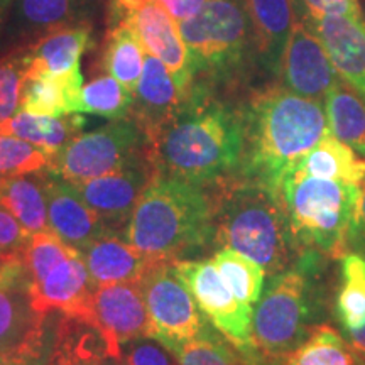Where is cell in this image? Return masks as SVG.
<instances>
[{"label": "cell", "mask_w": 365, "mask_h": 365, "mask_svg": "<svg viewBox=\"0 0 365 365\" xmlns=\"http://www.w3.org/2000/svg\"><path fill=\"white\" fill-rule=\"evenodd\" d=\"M244 154L240 107L217 98L212 88L193 85L180 112L149 143L158 173L203 186L239 176Z\"/></svg>", "instance_id": "1"}, {"label": "cell", "mask_w": 365, "mask_h": 365, "mask_svg": "<svg viewBox=\"0 0 365 365\" xmlns=\"http://www.w3.org/2000/svg\"><path fill=\"white\" fill-rule=\"evenodd\" d=\"M240 110L244 154L239 176L272 191L330 130L319 100L299 97L284 86L255 91Z\"/></svg>", "instance_id": "2"}, {"label": "cell", "mask_w": 365, "mask_h": 365, "mask_svg": "<svg viewBox=\"0 0 365 365\" xmlns=\"http://www.w3.org/2000/svg\"><path fill=\"white\" fill-rule=\"evenodd\" d=\"M124 239L154 257L182 261L215 242V205L207 188L158 173L135 205Z\"/></svg>", "instance_id": "3"}, {"label": "cell", "mask_w": 365, "mask_h": 365, "mask_svg": "<svg viewBox=\"0 0 365 365\" xmlns=\"http://www.w3.org/2000/svg\"><path fill=\"white\" fill-rule=\"evenodd\" d=\"M213 205L215 242L222 249L247 255L269 277L298 259L299 249L276 191L235 176L218 185Z\"/></svg>", "instance_id": "4"}, {"label": "cell", "mask_w": 365, "mask_h": 365, "mask_svg": "<svg viewBox=\"0 0 365 365\" xmlns=\"http://www.w3.org/2000/svg\"><path fill=\"white\" fill-rule=\"evenodd\" d=\"M325 257L303 250L286 271L271 277L254 307L252 330L259 352L287 357L322 325L327 293L323 284Z\"/></svg>", "instance_id": "5"}, {"label": "cell", "mask_w": 365, "mask_h": 365, "mask_svg": "<svg viewBox=\"0 0 365 365\" xmlns=\"http://www.w3.org/2000/svg\"><path fill=\"white\" fill-rule=\"evenodd\" d=\"M291 232L303 250L340 259L359 222L364 186L287 171L276 190Z\"/></svg>", "instance_id": "6"}, {"label": "cell", "mask_w": 365, "mask_h": 365, "mask_svg": "<svg viewBox=\"0 0 365 365\" xmlns=\"http://www.w3.org/2000/svg\"><path fill=\"white\" fill-rule=\"evenodd\" d=\"M195 85L215 88L239 78L255 59L252 29L244 0H210L202 11L180 22Z\"/></svg>", "instance_id": "7"}, {"label": "cell", "mask_w": 365, "mask_h": 365, "mask_svg": "<svg viewBox=\"0 0 365 365\" xmlns=\"http://www.w3.org/2000/svg\"><path fill=\"white\" fill-rule=\"evenodd\" d=\"M149 140L132 117L80 134L49 163L48 173L70 182L108 175L148 158Z\"/></svg>", "instance_id": "8"}, {"label": "cell", "mask_w": 365, "mask_h": 365, "mask_svg": "<svg viewBox=\"0 0 365 365\" xmlns=\"http://www.w3.org/2000/svg\"><path fill=\"white\" fill-rule=\"evenodd\" d=\"M140 289L148 307L149 327L145 336L156 340L166 350L176 349L208 327V319L180 277L175 262L163 259L140 277Z\"/></svg>", "instance_id": "9"}, {"label": "cell", "mask_w": 365, "mask_h": 365, "mask_svg": "<svg viewBox=\"0 0 365 365\" xmlns=\"http://www.w3.org/2000/svg\"><path fill=\"white\" fill-rule=\"evenodd\" d=\"M176 276L193 296L210 325L220 331L242 357L257 350L254 341V307L242 303L210 261H176Z\"/></svg>", "instance_id": "10"}, {"label": "cell", "mask_w": 365, "mask_h": 365, "mask_svg": "<svg viewBox=\"0 0 365 365\" xmlns=\"http://www.w3.org/2000/svg\"><path fill=\"white\" fill-rule=\"evenodd\" d=\"M46 319L34 304L24 255L0 259V352L49 354Z\"/></svg>", "instance_id": "11"}, {"label": "cell", "mask_w": 365, "mask_h": 365, "mask_svg": "<svg viewBox=\"0 0 365 365\" xmlns=\"http://www.w3.org/2000/svg\"><path fill=\"white\" fill-rule=\"evenodd\" d=\"M110 22H125L139 36L145 51L158 58L175 78L182 95L193 90L188 49L180 26L158 0H108Z\"/></svg>", "instance_id": "12"}, {"label": "cell", "mask_w": 365, "mask_h": 365, "mask_svg": "<svg viewBox=\"0 0 365 365\" xmlns=\"http://www.w3.org/2000/svg\"><path fill=\"white\" fill-rule=\"evenodd\" d=\"M281 86L299 97L325 100L341 80L333 66L325 44L319 39L307 16H298L287 39L279 70Z\"/></svg>", "instance_id": "13"}, {"label": "cell", "mask_w": 365, "mask_h": 365, "mask_svg": "<svg viewBox=\"0 0 365 365\" xmlns=\"http://www.w3.org/2000/svg\"><path fill=\"white\" fill-rule=\"evenodd\" d=\"M90 325L97 328L107 344L108 357L122 359L124 345L148 333V307L139 282H110L95 287Z\"/></svg>", "instance_id": "14"}, {"label": "cell", "mask_w": 365, "mask_h": 365, "mask_svg": "<svg viewBox=\"0 0 365 365\" xmlns=\"http://www.w3.org/2000/svg\"><path fill=\"white\" fill-rule=\"evenodd\" d=\"M98 0H14L0 41L14 48L38 43L56 31L91 24Z\"/></svg>", "instance_id": "15"}, {"label": "cell", "mask_w": 365, "mask_h": 365, "mask_svg": "<svg viewBox=\"0 0 365 365\" xmlns=\"http://www.w3.org/2000/svg\"><path fill=\"white\" fill-rule=\"evenodd\" d=\"M156 175L149 156L83 182H71L83 202L115 234L129 223L135 205Z\"/></svg>", "instance_id": "16"}, {"label": "cell", "mask_w": 365, "mask_h": 365, "mask_svg": "<svg viewBox=\"0 0 365 365\" xmlns=\"http://www.w3.org/2000/svg\"><path fill=\"white\" fill-rule=\"evenodd\" d=\"M49 228L73 249L83 250L105 235H115L105 222L83 202L75 186L61 178L44 175Z\"/></svg>", "instance_id": "17"}, {"label": "cell", "mask_w": 365, "mask_h": 365, "mask_svg": "<svg viewBox=\"0 0 365 365\" xmlns=\"http://www.w3.org/2000/svg\"><path fill=\"white\" fill-rule=\"evenodd\" d=\"M95 287L83 254L76 250L48 276L33 282L34 304L44 314L58 309L68 318L81 319L90 325Z\"/></svg>", "instance_id": "18"}, {"label": "cell", "mask_w": 365, "mask_h": 365, "mask_svg": "<svg viewBox=\"0 0 365 365\" xmlns=\"http://www.w3.org/2000/svg\"><path fill=\"white\" fill-rule=\"evenodd\" d=\"M188 97L178 88L168 68L148 53L143 76L134 91V105L129 117L140 125L150 143L158 132L180 112Z\"/></svg>", "instance_id": "19"}, {"label": "cell", "mask_w": 365, "mask_h": 365, "mask_svg": "<svg viewBox=\"0 0 365 365\" xmlns=\"http://www.w3.org/2000/svg\"><path fill=\"white\" fill-rule=\"evenodd\" d=\"M309 24L330 54L340 78L357 91L365 102V17L325 16Z\"/></svg>", "instance_id": "20"}, {"label": "cell", "mask_w": 365, "mask_h": 365, "mask_svg": "<svg viewBox=\"0 0 365 365\" xmlns=\"http://www.w3.org/2000/svg\"><path fill=\"white\" fill-rule=\"evenodd\" d=\"M252 29L255 61L279 76L282 54L298 19L294 0H244Z\"/></svg>", "instance_id": "21"}, {"label": "cell", "mask_w": 365, "mask_h": 365, "mask_svg": "<svg viewBox=\"0 0 365 365\" xmlns=\"http://www.w3.org/2000/svg\"><path fill=\"white\" fill-rule=\"evenodd\" d=\"M81 254L95 286L127 281L139 282L154 264L163 261V257L145 254L115 235H105L95 240Z\"/></svg>", "instance_id": "22"}, {"label": "cell", "mask_w": 365, "mask_h": 365, "mask_svg": "<svg viewBox=\"0 0 365 365\" xmlns=\"http://www.w3.org/2000/svg\"><path fill=\"white\" fill-rule=\"evenodd\" d=\"M81 88H83V76L80 68L61 75L27 73L24 90H22L21 110L46 117L80 113Z\"/></svg>", "instance_id": "23"}, {"label": "cell", "mask_w": 365, "mask_h": 365, "mask_svg": "<svg viewBox=\"0 0 365 365\" xmlns=\"http://www.w3.org/2000/svg\"><path fill=\"white\" fill-rule=\"evenodd\" d=\"M301 175L341 181L349 185H365V156L344 140L336 139L330 130L303 156L293 168Z\"/></svg>", "instance_id": "24"}, {"label": "cell", "mask_w": 365, "mask_h": 365, "mask_svg": "<svg viewBox=\"0 0 365 365\" xmlns=\"http://www.w3.org/2000/svg\"><path fill=\"white\" fill-rule=\"evenodd\" d=\"M85 124V117H81L80 113L46 117L21 110L9 120L0 122V135H16L38 145L53 161L59 150L65 149L73 139L81 134Z\"/></svg>", "instance_id": "25"}, {"label": "cell", "mask_w": 365, "mask_h": 365, "mask_svg": "<svg viewBox=\"0 0 365 365\" xmlns=\"http://www.w3.org/2000/svg\"><path fill=\"white\" fill-rule=\"evenodd\" d=\"M93 26L85 24L56 31L29 44V73L61 75L80 68V59L91 44Z\"/></svg>", "instance_id": "26"}, {"label": "cell", "mask_w": 365, "mask_h": 365, "mask_svg": "<svg viewBox=\"0 0 365 365\" xmlns=\"http://www.w3.org/2000/svg\"><path fill=\"white\" fill-rule=\"evenodd\" d=\"M0 205H4L31 235L49 230L44 173L0 178Z\"/></svg>", "instance_id": "27"}, {"label": "cell", "mask_w": 365, "mask_h": 365, "mask_svg": "<svg viewBox=\"0 0 365 365\" xmlns=\"http://www.w3.org/2000/svg\"><path fill=\"white\" fill-rule=\"evenodd\" d=\"M144 44L125 22H110L105 39L103 66L110 76L134 93L145 63Z\"/></svg>", "instance_id": "28"}, {"label": "cell", "mask_w": 365, "mask_h": 365, "mask_svg": "<svg viewBox=\"0 0 365 365\" xmlns=\"http://www.w3.org/2000/svg\"><path fill=\"white\" fill-rule=\"evenodd\" d=\"M107 359H110L107 344L97 328L65 317L56 331L48 365H102Z\"/></svg>", "instance_id": "29"}, {"label": "cell", "mask_w": 365, "mask_h": 365, "mask_svg": "<svg viewBox=\"0 0 365 365\" xmlns=\"http://www.w3.org/2000/svg\"><path fill=\"white\" fill-rule=\"evenodd\" d=\"M325 113L331 134L365 156V102L357 91L340 80L325 97Z\"/></svg>", "instance_id": "30"}, {"label": "cell", "mask_w": 365, "mask_h": 365, "mask_svg": "<svg viewBox=\"0 0 365 365\" xmlns=\"http://www.w3.org/2000/svg\"><path fill=\"white\" fill-rule=\"evenodd\" d=\"M341 331L359 330L365 325V257L346 252L340 257V287L333 303Z\"/></svg>", "instance_id": "31"}, {"label": "cell", "mask_w": 365, "mask_h": 365, "mask_svg": "<svg viewBox=\"0 0 365 365\" xmlns=\"http://www.w3.org/2000/svg\"><path fill=\"white\" fill-rule=\"evenodd\" d=\"M286 365H365V357L350 341L328 325H319L312 335L284 357Z\"/></svg>", "instance_id": "32"}, {"label": "cell", "mask_w": 365, "mask_h": 365, "mask_svg": "<svg viewBox=\"0 0 365 365\" xmlns=\"http://www.w3.org/2000/svg\"><path fill=\"white\" fill-rule=\"evenodd\" d=\"M213 266L242 303L255 307L264 293L266 271L247 255L232 249H220L212 257Z\"/></svg>", "instance_id": "33"}, {"label": "cell", "mask_w": 365, "mask_h": 365, "mask_svg": "<svg viewBox=\"0 0 365 365\" xmlns=\"http://www.w3.org/2000/svg\"><path fill=\"white\" fill-rule=\"evenodd\" d=\"M132 105L134 93L110 75L98 76L81 88L80 113L120 120L130 115Z\"/></svg>", "instance_id": "34"}, {"label": "cell", "mask_w": 365, "mask_h": 365, "mask_svg": "<svg viewBox=\"0 0 365 365\" xmlns=\"http://www.w3.org/2000/svg\"><path fill=\"white\" fill-rule=\"evenodd\" d=\"M180 365H245L239 350L210 325L198 336L171 350Z\"/></svg>", "instance_id": "35"}, {"label": "cell", "mask_w": 365, "mask_h": 365, "mask_svg": "<svg viewBox=\"0 0 365 365\" xmlns=\"http://www.w3.org/2000/svg\"><path fill=\"white\" fill-rule=\"evenodd\" d=\"M29 48L21 46L0 58V122H6L21 110L22 90L29 73Z\"/></svg>", "instance_id": "36"}, {"label": "cell", "mask_w": 365, "mask_h": 365, "mask_svg": "<svg viewBox=\"0 0 365 365\" xmlns=\"http://www.w3.org/2000/svg\"><path fill=\"white\" fill-rule=\"evenodd\" d=\"M48 154L16 135H0V178L48 171Z\"/></svg>", "instance_id": "37"}, {"label": "cell", "mask_w": 365, "mask_h": 365, "mask_svg": "<svg viewBox=\"0 0 365 365\" xmlns=\"http://www.w3.org/2000/svg\"><path fill=\"white\" fill-rule=\"evenodd\" d=\"M76 249L70 247L66 242H63L54 232L49 228L46 232L31 235L29 244L24 250V261L29 269L33 282H38L48 276L58 264L66 261Z\"/></svg>", "instance_id": "38"}, {"label": "cell", "mask_w": 365, "mask_h": 365, "mask_svg": "<svg viewBox=\"0 0 365 365\" xmlns=\"http://www.w3.org/2000/svg\"><path fill=\"white\" fill-rule=\"evenodd\" d=\"M29 240V232L4 205H0V259L22 255Z\"/></svg>", "instance_id": "39"}, {"label": "cell", "mask_w": 365, "mask_h": 365, "mask_svg": "<svg viewBox=\"0 0 365 365\" xmlns=\"http://www.w3.org/2000/svg\"><path fill=\"white\" fill-rule=\"evenodd\" d=\"M124 362L127 365H173L163 345L159 341H150L149 336L132 340L124 345Z\"/></svg>", "instance_id": "40"}, {"label": "cell", "mask_w": 365, "mask_h": 365, "mask_svg": "<svg viewBox=\"0 0 365 365\" xmlns=\"http://www.w3.org/2000/svg\"><path fill=\"white\" fill-rule=\"evenodd\" d=\"M304 16L319 19L325 16H362L359 0H299Z\"/></svg>", "instance_id": "41"}, {"label": "cell", "mask_w": 365, "mask_h": 365, "mask_svg": "<svg viewBox=\"0 0 365 365\" xmlns=\"http://www.w3.org/2000/svg\"><path fill=\"white\" fill-rule=\"evenodd\" d=\"M158 2L161 4V6L171 14L173 19L180 24V22L196 16V14L207 6L210 0H158Z\"/></svg>", "instance_id": "42"}, {"label": "cell", "mask_w": 365, "mask_h": 365, "mask_svg": "<svg viewBox=\"0 0 365 365\" xmlns=\"http://www.w3.org/2000/svg\"><path fill=\"white\" fill-rule=\"evenodd\" d=\"M51 354L0 352V365H48Z\"/></svg>", "instance_id": "43"}, {"label": "cell", "mask_w": 365, "mask_h": 365, "mask_svg": "<svg viewBox=\"0 0 365 365\" xmlns=\"http://www.w3.org/2000/svg\"><path fill=\"white\" fill-rule=\"evenodd\" d=\"M350 252H357L365 257V185H364V195H362V205H360V215L359 222L354 228V234L350 237L349 244Z\"/></svg>", "instance_id": "44"}, {"label": "cell", "mask_w": 365, "mask_h": 365, "mask_svg": "<svg viewBox=\"0 0 365 365\" xmlns=\"http://www.w3.org/2000/svg\"><path fill=\"white\" fill-rule=\"evenodd\" d=\"M242 359L245 360L247 365H286L284 357H269V355H264L262 352H259V350H255L254 354Z\"/></svg>", "instance_id": "45"}, {"label": "cell", "mask_w": 365, "mask_h": 365, "mask_svg": "<svg viewBox=\"0 0 365 365\" xmlns=\"http://www.w3.org/2000/svg\"><path fill=\"white\" fill-rule=\"evenodd\" d=\"M341 335L350 341V345H352L360 355L365 357V325L362 328H359V330L341 331Z\"/></svg>", "instance_id": "46"}, {"label": "cell", "mask_w": 365, "mask_h": 365, "mask_svg": "<svg viewBox=\"0 0 365 365\" xmlns=\"http://www.w3.org/2000/svg\"><path fill=\"white\" fill-rule=\"evenodd\" d=\"M14 0H0V29H2L4 22H6L9 11H11Z\"/></svg>", "instance_id": "47"}, {"label": "cell", "mask_w": 365, "mask_h": 365, "mask_svg": "<svg viewBox=\"0 0 365 365\" xmlns=\"http://www.w3.org/2000/svg\"><path fill=\"white\" fill-rule=\"evenodd\" d=\"M102 365H127L122 359H107Z\"/></svg>", "instance_id": "48"}, {"label": "cell", "mask_w": 365, "mask_h": 365, "mask_svg": "<svg viewBox=\"0 0 365 365\" xmlns=\"http://www.w3.org/2000/svg\"><path fill=\"white\" fill-rule=\"evenodd\" d=\"M245 365H247V364H245Z\"/></svg>", "instance_id": "49"}]
</instances>
